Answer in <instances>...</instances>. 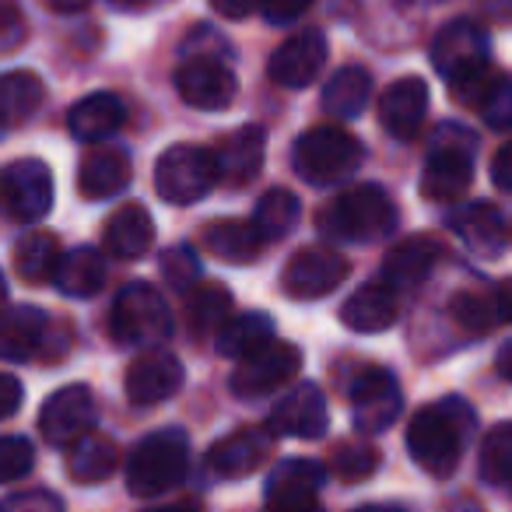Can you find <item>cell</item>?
Segmentation results:
<instances>
[{
  "label": "cell",
  "instance_id": "6da1fadb",
  "mask_svg": "<svg viewBox=\"0 0 512 512\" xmlns=\"http://www.w3.org/2000/svg\"><path fill=\"white\" fill-rule=\"evenodd\" d=\"M432 67L446 78L453 95L467 106H481L484 92L498 78L491 71V39L474 18H453L432 39Z\"/></svg>",
  "mask_w": 512,
  "mask_h": 512
},
{
  "label": "cell",
  "instance_id": "7a4b0ae2",
  "mask_svg": "<svg viewBox=\"0 0 512 512\" xmlns=\"http://www.w3.org/2000/svg\"><path fill=\"white\" fill-rule=\"evenodd\" d=\"M477 425V414L467 400L446 397L439 404L421 407L407 425V453L425 474L449 477L460 463L467 439Z\"/></svg>",
  "mask_w": 512,
  "mask_h": 512
},
{
  "label": "cell",
  "instance_id": "3957f363",
  "mask_svg": "<svg viewBox=\"0 0 512 512\" xmlns=\"http://www.w3.org/2000/svg\"><path fill=\"white\" fill-rule=\"evenodd\" d=\"M316 228H320V235L337 242H372L397 228V207L386 197L383 186L362 183L330 200L316 214Z\"/></svg>",
  "mask_w": 512,
  "mask_h": 512
},
{
  "label": "cell",
  "instance_id": "277c9868",
  "mask_svg": "<svg viewBox=\"0 0 512 512\" xmlns=\"http://www.w3.org/2000/svg\"><path fill=\"white\" fill-rule=\"evenodd\" d=\"M474 151V130L460 127V123H442L435 130L432 151H428L425 172H421V197L435 200V204L460 200L474 179Z\"/></svg>",
  "mask_w": 512,
  "mask_h": 512
},
{
  "label": "cell",
  "instance_id": "5b68a950",
  "mask_svg": "<svg viewBox=\"0 0 512 512\" xmlns=\"http://www.w3.org/2000/svg\"><path fill=\"white\" fill-rule=\"evenodd\" d=\"M190 470V442L179 428H158L148 439L137 442L127 460V488L137 498L165 495L169 488L183 484Z\"/></svg>",
  "mask_w": 512,
  "mask_h": 512
},
{
  "label": "cell",
  "instance_id": "8992f818",
  "mask_svg": "<svg viewBox=\"0 0 512 512\" xmlns=\"http://www.w3.org/2000/svg\"><path fill=\"white\" fill-rule=\"evenodd\" d=\"M362 141L355 134H348L344 127H313L295 141L292 165L302 179H309L313 186H334L341 179L355 176V169L362 165Z\"/></svg>",
  "mask_w": 512,
  "mask_h": 512
},
{
  "label": "cell",
  "instance_id": "52a82bcc",
  "mask_svg": "<svg viewBox=\"0 0 512 512\" xmlns=\"http://www.w3.org/2000/svg\"><path fill=\"white\" fill-rule=\"evenodd\" d=\"M109 330L127 348H155L172 334V313L165 306V295L148 281L127 285L113 302Z\"/></svg>",
  "mask_w": 512,
  "mask_h": 512
},
{
  "label": "cell",
  "instance_id": "ba28073f",
  "mask_svg": "<svg viewBox=\"0 0 512 512\" xmlns=\"http://www.w3.org/2000/svg\"><path fill=\"white\" fill-rule=\"evenodd\" d=\"M218 186L214 151L197 144H172L155 165V190L169 204H197Z\"/></svg>",
  "mask_w": 512,
  "mask_h": 512
},
{
  "label": "cell",
  "instance_id": "9c48e42d",
  "mask_svg": "<svg viewBox=\"0 0 512 512\" xmlns=\"http://www.w3.org/2000/svg\"><path fill=\"white\" fill-rule=\"evenodd\" d=\"M299 369H302V351L295 348V344L274 337V341L264 344L260 351L239 358V365H235V372H232V393L246 400L267 397V393L292 383V379L299 376Z\"/></svg>",
  "mask_w": 512,
  "mask_h": 512
},
{
  "label": "cell",
  "instance_id": "30bf717a",
  "mask_svg": "<svg viewBox=\"0 0 512 512\" xmlns=\"http://www.w3.org/2000/svg\"><path fill=\"white\" fill-rule=\"evenodd\" d=\"M0 200L22 225L39 221L53 207V172L39 158H18L0 172Z\"/></svg>",
  "mask_w": 512,
  "mask_h": 512
},
{
  "label": "cell",
  "instance_id": "8fae6325",
  "mask_svg": "<svg viewBox=\"0 0 512 512\" xmlns=\"http://www.w3.org/2000/svg\"><path fill=\"white\" fill-rule=\"evenodd\" d=\"M176 92L186 106L204 109V113H218L228 109L239 95V81H235L232 67L221 64L218 57L207 53H193L176 67Z\"/></svg>",
  "mask_w": 512,
  "mask_h": 512
},
{
  "label": "cell",
  "instance_id": "7c38bea8",
  "mask_svg": "<svg viewBox=\"0 0 512 512\" xmlns=\"http://www.w3.org/2000/svg\"><path fill=\"white\" fill-rule=\"evenodd\" d=\"M323 481H327V470L316 460L288 456L267 474L264 512H316Z\"/></svg>",
  "mask_w": 512,
  "mask_h": 512
},
{
  "label": "cell",
  "instance_id": "4fadbf2b",
  "mask_svg": "<svg viewBox=\"0 0 512 512\" xmlns=\"http://www.w3.org/2000/svg\"><path fill=\"white\" fill-rule=\"evenodd\" d=\"M348 271L351 267L341 253H334L327 246H309L288 260L285 274H281V288H285L288 299L313 302L330 295L334 288H341Z\"/></svg>",
  "mask_w": 512,
  "mask_h": 512
},
{
  "label": "cell",
  "instance_id": "5bb4252c",
  "mask_svg": "<svg viewBox=\"0 0 512 512\" xmlns=\"http://www.w3.org/2000/svg\"><path fill=\"white\" fill-rule=\"evenodd\" d=\"M404 393L390 369H365L351 383V411H355V428L362 435H379L400 418Z\"/></svg>",
  "mask_w": 512,
  "mask_h": 512
},
{
  "label": "cell",
  "instance_id": "9a60e30c",
  "mask_svg": "<svg viewBox=\"0 0 512 512\" xmlns=\"http://www.w3.org/2000/svg\"><path fill=\"white\" fill-rule=\"evenodd\" d=\"M92 428H95V397L88 386L74 383L50 393L43 411H39V432L57 449H67L85 432H92Z\"/></svg>",
  "mask_w": 512,
  "mask_h": 512
},
{
  "label": "cell",
  "instance_id": "2e32d148",
  "mask_svg": "<svg viewBox=\"0 0 512 512\" xmlns=\"http://www.w3.org/2000/svg\"><path fill=\"white\" fill-rule=\"evenodd\" d=\"M183 362L165 348H148L130 362L127 369V397L130 404L155 407L183 390Z\"/></svg>",
  "mask_w": 512,
  "mask_h": 512
},
{
  "label": "cell",
  "instance_id": "e0dca14e",
  "mask_svg": "<svg viewBox=\"0 0 512 512\" xmlns=\"http://www.w3.org/2000/svg\"><path fill=\"white\" fill-rule=\"evenodd\" d=\"M323 64H327V36L320 29H302L274 50L267 74L281 88H306L320 78Z\"/></svg>",
  "mask_w": 512,
  "mask_h": 512
},
{
  "label": "cell",
  "instance_id": "ac0fdd59",
  "mask_svg": "<svg viewBox=\"0 0 512 512\" xmlns=\"http://www.w3.org/2000/svg\"><path fill=\"white\" fill-rule=\"evenodd\" d=\"M327 397L316 383H299L292 393L274 404L267 428L274 435H288V439H320L327 432Z\"/></svg>",
  "mask_w": 512,
  "mask_h": 512
},
{
  "label": "cell",
  "instance_id": "d6986e66",
  "mask_svg": "<svg viewBox=\"0 0 512 512\" xmlns=\"http://www.w3.org/2000/svg\"><path fill=\"white\" fill-rule=\"evenodd\" d=\"M274 439L278 435L271 428H239L228 439L214 442L211 453H207V470L214 477H228V481L253 474V470L264 467V460H271Z\"/></svg>",
  "mask_w": 512,
  "mask_h": 512
},
{
  "label": "cell",
  "instance_id": "ffe728a7",
  "mask_svg": "<svg viewBox=\"0 0 512 512\" xmlns=\"http://www.w3.org/2000/svg\"><path fill=\"white\" fill-rule=\"evenodd\" d=\"M428 113V85L421 78H400L379 95V123L390 137L397 141H411L418 137L421 123Z\"/></svg>",
  "mask_w": 512,
  "mask_h": 512
},
{
  "label": "cell",
  "instance_id": "44dd1931",
  "mask_svg": "<svg viewBox=\"0 0 512 512\" xmlns=\"http://www.w3.org/2000/svg\"><path fill=\"white\" fill-rule=\"evenodd\" d=\"M267 155V130L246 123L235 134H228L225 141L214 151V162H218V179H225L228 186H246L249 179H256V172L264 169Z\"/></svg>",
  "mask_w": 512,
  "mask_h": 512
},
{
  "label": "cell",
  "instance_id": "7402d4cb",
  "mask_svg": "<svg viewBox=\"0 0 512 512\" xmlns=\"http://www.w3.org/2000/svg\"><path fill=\"white\" fill-rule=\"evenodd\" d=\"M400 316V299L397 288L390 281H369L362 285L341 309V320L355 334H383L397 323Z\"/></svg>",
  "mask_w": 512,
  "mask_h": 512
},
{
  "label": "cell",
  "instance_id": "603a6c76",
  "mask_svg": "<svg viewBox=\"0 0 512 512\" xmlns=\"http://www.w3.org/2000/svg\"><path fill=\"white\" fill-rule=\"evenodd\" d=\"M449 228L460 235V242L474 256H498L509 242L505 235V218L495 204L488 200H474V204H463L449 214Z\"/></svg>",
  "mask_w": 512,
  "mask_h": 512
},
{
  "label": "cell",
  "instance_id": "cb8c5ba5",
  "mask_svg": "<svg viewBox=\"0 0 512 512\" xmlns=\"http://www.w3.org/2000/svg\"><path fill=\"white\" fill-rule=\"evenodd\" d=\"M130 155L116 144H95L78 169V193L85 200H106L130 186Z\"/></svg>",
  "mask_w": 512,
  "mask_h": 512
},
{
  "label": "cell",
  "instance_id": "d4e9b609",
  "mask_svg": "<svg viewBox=\"0 0 512 512\" xmlns=\"http://www.w3.org/2000/svg\"><path fill=\"white\" fill-rule=\"evenodd\" d=\"M127 120V106L120 102V95L113 92H92L81 102H74L67 113V127L78 141L85 144H102L106 137H113Z\"/></svg>",
  "mask_w": 512,
  "mask_h": 512
},
{
  "label": "cell",
  "instance_id": "484cf974",
  "mask_svg": "<svg viewBox=\"0 0 512 512\" xmlns=\"http://www.w3.org/2000/svg\"><path fill=\"white\" fill-rule=\"evenodd\" d=\"M50 316L36 306L0 309V362H25L43 344Z\"/></svg>",
  "mask_w": 512,
  "mask_h": 512
},
{
  "label": "cell",
  "instance_id": "4316f807",
  "mask_svg": "<svg viewBox=\"0 0 512 512\" xmlns=\"http://www.w3.org/2000/svg\"><path fill=\"white\" fill-rule=\"evenodd\" d=\"M442 246L428 235H411V239L397 242L383 260V281H390L393 288H414L432 274V267L439 264Z\"/></svg>",
  "mask_w": 512,
  "mask_h": 512
},
{
  "label": "cell",
  "instance_id": "83f0119b",
  "mask_svg": "<svg viewBox=\"0 0 512 512\" xmlns=\"http://www.w3.org/2000/svg\"><path fill=\"white\" fill-rule=\"evenodd\" d=\"M102 242H106L109 256H116V260H137V256L148 253L151 242H155V221H151L148 207L123 204L120 211L109 218Z\"/></svg>",
  "mask_w": 512,
  "mask_h": 512
},
{
  "label": "cell",
  "instance_id": "f1b7e54d",
  "mask_svg": "<svg viewBox=\"0 0 512 512\" xmlns=\"http://www.w3.org/2000/svg\"><path fill=\"white\" fill-rule=\"evenodd\" d=\"M53 285H57L67 299H92V295H99L102 285H106V260H102V253L92 246L67 249V253L60 256Z\"/></svg>",
  "mask_w": 512,
  "mask_h": 512
},
{
  "label": "cell",
  "instance_id": "f546056e",
  "mask_svg": "<svg viewBox=\"0 0 512 512\" xmlns=\"http://www.w3.org/2000/svg\"><path fill=\"white\" fill-rule=\"evenodd\" d=\"M204 246H207V253H214L218 260H228V264H249V260H256L260 249H264V235L256 232L253 221L221 218L204 228Z\"/></svg>",
  "mask_w": 512,
  "mask_h": 512
},
{
  "label": "cell",
  "instance_id": "4dcf8cb0",
  "mask_svg": "<svg viewBox=\"0 0 512 512\" xmlns=\"http://www.w3.org/2000/svg\"><path fill=\"white\" fill-rule=\"evenodd\" d=\"M116 463H120V449L102 432H85L78 442L67 446V474L81 484L106 481L116 470Z\"/></svg>",
  "mask_w": 512,
  "mask_h": 512
},
{
  "label": "cell",
  "instance_id": "1f68e13d",
  "mask_svg": "<svg viewBox=\"0 0 512 512\" xmlns=\"http://www.w3.org/2000/svg\"><path fill=\"white\" fill-rule=\"evenodd\" d=\"M372 99V74L365 67H341L334 71V78L323 85V109L337 120H355L365 113Z\"/></svg>",
  "mask_w": 512,
  "mask_h": 512
},
{
  "label": "cell",
  "instance_id": "d6a6232c",
  "mask_svg": "<svg viewBox=\"0 0 512 512\" xmlns=\"http://www.w3.org/2000/svg\"><path fill=\"white\" fill-rule=\"evenodd\" d=\"M43 99H46V88L39 81V74L32 71L0 74V127H18L29 116H36Z\"/></svg>",
  "mask_w": 512,
  "mask_h": 512
},
{
  "label": "cell",
  "instance_id": "836d02e7",
  "mask_svg": "<svg viewBox=\"0 0 512 512\" xmlns=\"http://www.w3.org/2000/svg\"><path fill=\"white\" fill-rule=\"evenodd\" d=\"M186 320L197 337H211L232 320V292L225 285H197L186 292Z\"/></svg>",
  "mask_w": 512,
  "mask_h": 512
},
{
  "label": "cell",
  "instance_id": "e575fe53",
  "mask_svg": "<svg viewBox=\"0 0 512 512\" xmlns=\"http://www.w3.org/2000/svg\"><path fill=\"white\" fill-rule=\"evenodd\" d=\"M274 341V323L267 313H242L232 316L225 327L218 330V351L225 358H246L253 351H260L264 344Z\"/></svg>",
  "mask_w": 512,
  "mask_h": 512
},
{
  "label": "cell",
  "instance_id": "d590c367",
  "mask_svg": "<svg viewBox=\"0 0 512 512\" xmlns=\"http://www.w3.org/2000/svg\"><path fill=\"white\" fill-rule=\"evenodd\" d=\"M299 214H302V204L292 190H267L264 197L256 200V211H253V225L256 232L264 235V242H278L299 225Z\"/></svg>",
  "mask_w": 512,
  "mask_h": 512
},
{
  "label": "cell",
  "instance_id": "8d00e7d4",
  "mask_svg": "<svg viewBox=\"0 0 512 512\" xmlns=\"http://www.w3.org/2000/svg\"><path fill=\"white\" fill-rule=\"evenodd\" d=\"M60 242L53 232H29L18 239L15 246V271L22 274L25 281L39 285V281H50L57 274L60 264Z\"/></svg>",
  "mask_w": 512,
  "mask_h": 512
},
{
  "label": "cell",
  "instance_id": "74e56055",
  "mask_svg": "<svg viewBox=\"0 0 512 512\" xmlns=\"http://www.w3.org/2000/svg\"><path fill=\"white\" fill-rule=\"evenodd\" d=\"M481 477L512 495V425H495L481 442Z\"/></svg>",
  "mask_w": 512,
  "mask_h": 512
},
{
  "label": "cell",
  "instance_id": "f35d334b",
  "mask_svg": "<svg viewBox=\"0 0 512 512\" xmlns=\"http://www.w3.org/2000/svg\"><path fill=\"white\" fill-rule=\"evenodd\" d=\"M334 474L341 481H365V477L376 474L379 467V449H372L369 442H344L334 449V460H330Z\"/></svg>",
  "mask_w": 512,
  "mask_h": 512
},
{
  "label": "cell",
  "instance_id": "ab89813d",
  "mask_svg": "<svg viewBox=\"0 0 512 512\" xmlns=\"http://www.w3.org/2000/svg\"><path fill=\"white\" fill-rule=\"evenodd\" d=\"M477 113L484 116L491 130H512V74H498L484 92Z\"/></svg>",
  "mask_w": 512,
  "mask_h": 512
},
{
  "label": "cell",
  "instance_id": "60d3db41",
  "mask_svg": "<svg viewBox=\"0 0 512 512\" xmlns=\"http://www.w3.org/2000/svg\"><path fill=\"white\" fill-rule=\"evenodd\" d=\"M36 463V449L25 435H4L0 439V484L22 481Z\"/></svg>",
  "mask_w": 512,
  "mask_h": 512
},
{
  "label": "cell",
  "instance_id": "b9f144b4",
  "mask_svg": "<svg viewBox=\"0 0 512 512\" xmlns=\"http://www.w3.org/2000/svg\"><path fill=\"white\" fill-rule=\"evenodd\" d=\"M449 313H453V320L460 323L467 334H484V330H491V323H495L498 306H488V299H481V295H456Z\"/></svg>",
  "mask_w": 512,
  "mask_h": 512
},
{
  "label": "cell",
  "instance_id": "7bdbcfd3",
  "mask_svg": "<svg viewBox=\"0 0 512 512\" xmlns=\"http://www.w3.org/2000/svg\"><path fill=\"white\" fill-rule=\"evenodd\" d=\"M162 274L176 292H190L193 281L200 278V264L197 253L190 246H172L162 253Z\"/></svg>",
  "mask_w": 512,
  "mask_h": 512
},
{
  "label": "cell",
  "instance_id": "ee69618b",
  "mask_svg": "<svg viewBox=\"0 0 512 512\" xmlns=\"http://www.w3.org/2000/svg\"><path fill=\"white\" fill-rule=\"evenodd\" d=\"M29 29H25V15L18 11L15 0H0V57L25 43Z\"/></svg>",
  "mask_w": 512,
  "mask_h": 512
},
{
  "label": "cell",
  "instance_id": "f6af8a7d",
  "mask_svg": "<svg viewBox=\"0 0 512 512\" xmlns=\"http://www.w3.org/2000/svg\"><path fill=\"white\" fill-rule=\"evenodd\" d=\"M0 512H64V502L53 491H18L0 502Z\"/></svg>",
  "mask_w": 512,
  "mask_h": 512
},
{
  "label": "cell",
  "instance_id": "bcb514c9",
  "mask_svg": "<svg viewBox=\"0 0 512 512\" xmlns=\"http://www.w3.org/2000/svg\"><path fill=\"white\" fill-rule=\"evenodd\" d=\"M309 4H313V0H264V4H260V15L271 25H288L306 15Z\"/></svg>",
  "mask_w": 512,
  "mask_h": 512
},
{
  "label": "cell",
  "instance_id": "7dc6e473",
  "mask_svg": "<svg viewBox=\"0 0 512 512\" xmlns=\"http://www.w3.org/2000/svg\"><path fill=\"white\" fill-rule=\"evenodd\" d=\"M22 407V383L15 376H4L0 372V421L11 418V414Z\"/></svg>",
  "mask_w": 512,
  "mask_h": 512
},
{
  "label": "cell",
  "instance_id": "c3c4849f",
  "mask_svg": "<svg viewBox=\"0 0 512 512\" xmlns=\"http://www.w3.org/2000/svg\"><path fill=\"white\" fill-rule=\"evenodd\" d=\"M491 179H495L498 190H512V141L502 144L491 158Z\"/></svg>",
  "mask_w": 512,
  "mask_h": 512
},
{
  "label": "cell",
  "instance_id": "681fc988",
  "mask_svg": "<svg viewBox=\"0 0 512 512\" xmlns=\"http://www.w3.org/2000/svg\"><path fill=\"white\" fill-rule=\"evenodd\" d=\"M211 4H214V11L225 18H246V15H253V11H260L264 0H211Z\"/></svg>",
  "mask_w": 512,
  "mask_h": 512
},
{
  "label": "cell",
  "instance_id": "f907efd6",
  "mask_svg": "<svg viewBox=\"0 0 512 512\" xmlns=\"http://www.w3.org/2000/svg\"><path fill=\"white\" fill-rule=\"evenodd\" d=\"M495 306H498V316L505 323H512V278L498 285V295H495Z\"/></svg>",
  "mask_w": 512,
  "mask_h": 512
},
{
  "label": "cell",
  "instance_id": "816d5d0a",
  "mask_svg": "<svg viewBox=\"0 0 512 512\" xmlns=\"http://www.w3.org/2000/svg\"><path fill=\"white\" fill-rule=\"evenodd\" d=\"M46 8L60 11V15H78L88 8V0H46Z\"/></svg>",
  "mask_w": 512,
  "mask_h": 512
},
{
  "label": "cell",
  "instance_id": "f5cc1de1",
  "mask_svg": "<svg viewBox=\"0 0 512 512\" xmlns=\"http://www.w3.org/2000/svg\"><path fill=\"white\" fill-rule=\"evenodd\" d=\"M495 365H498V372H502L505 379L512 383V341H505L502 348H498V358H495Z\"/></svg>",
  "mask_w": 512,
  "mask_h": 512
},
{
  "label": "cell",
  "instance_id": "db71d44e",
  "mask_svg": "<svg viewBox=\"0 0 512 512\" xmlns=\"http://www.w3.org/2000/svg\"><path fill=\"white\" fill-rule=\"evenodd\" d=\"M141 512H200L193 502H172V505H155V509H141Z\"/></svg>",
  "mask_w": 512,
  "mask_h": 512
},
{
  "label": "cell",
  "instance_id": "11a10c76",
  "mask_svg": "<svg viewBox=\"0 0 512 512\" xmlns=\"http://www.w3.org/2000/svg\"><path fill=\"white\" fill-rule=\"evenodd\" d=\"M113 8H120V11H137V8H144L148 0H109Z\"/></svg>",
  "mask_w": 512,
  "mask_h": 512
},
{
  "label": "cell",
  "instance_id": "9f6ffc18",
  "mask_svg": "<svg viewBox=\"0 0 512 512\" xmlns=\"http://www.w3.org/2000/svg\"><path fill=\"white\" fill-rule=\"evenodd\" d=\"M355 512H404L400 505H362V509H355Z\"/></svg>",
  "mask_w": 512,
  "mask_h": 512
},
{
  "label": "cell",
  "instance_id": "6f0895ef",
  "mask_svg": "<svg viewBox=\"0 0 512 512\" xmlns=\"http://www.w3.org/2000/svg\"><path fill=\"white\" fill-rule=\"evenodd\" d=\"M400 4H407V8H435L442 0H400Z\"/></svg>",
  "mask_w": 512,
  "mask_h": 512
},
{
  "label": "cell",
  "instance_id": "680465c9",
  "mask_svg": "<svg viewBox=\"0 0 512 512\" xmlns=\"http://www.w3.org/2000/svg\"><path fill=\"white\" fill-rule=\"evenodd\" d=\"M4 302H8V281H4V274H0V309H4Z\"/></svg>",
  "mask_w": 512,
  "mask_h": 512
},
{
  "label": "cell",
  "instance_id": "91938a15",
  "mask_svg": "<svg viewBox=\"0 0 512 512\" xmlns=\"http://www.w3.org/2000/svg\"><path fill=\"white\" fill-rule=\"evenodd\" d=\"M316 512H320V509H316Z\"/></svg>",
  "mask_w": 512,
  "mask_h": 512
}]
</instances>
